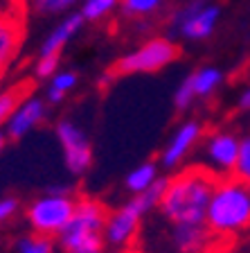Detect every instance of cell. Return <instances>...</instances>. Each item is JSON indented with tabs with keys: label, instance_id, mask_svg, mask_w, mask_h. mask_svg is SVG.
<instances>
[{
	"label": "cell",
	"instance_id": "1",
	"mask_svg": "<svg viewBox=\"0 0 250 253\" xmlns=\"http://www.w3.org/2000/svg\"><path fill=\"white\" fill-rule=\"evenodd\" d=\"M214 183L216 179L203 168H182L167 179L156 212L169 224H205Z\"/></svg>",
	"mask_w": 250,
	"mask_h": 253
},
{
	"label": "cell",
	"instance_id": "2",
	"mask_svg": "<svg viewBox=\"0 0 250 253\" xmlns=\"http://www.w3.org/2000/svg\"><path fill=\"white\" fill-rule=\"evenodd\" d=\"M205 226L214 242L223 244L250 228V185L237 176L216 181L205 212Z\"/></svg>",
	"mask_w": 250,
	"mask_h": 253
},
{
	"label": "cell",
	"instance_id": "3",
	"mask_svg": "<svg viewBox=\"0 0 250 253\" xmlns=\"http://www.w3.org/2000/svg\"><path fill=\"white\" fill-rule=\"evenodd\" d=\"M212 242L205 224H169L160 215H149L133 249L140 253H201Z\"/></svg>",
	"mask_w": 250,
	"mask_h": 253
},
{
	"label": "cell",
	"instance_id": "4",
	"mask_svg": "<svg viewBox=\"0 0 250 253\" xmlns=\"http://www.w3.org/2000/svg\"><path fill=\"white\" fill-rule=\"evenodd\" d=\"M165 183L167 179H158L142 195L131 197L126 204H122L120 208L108 212L106 231H104L106 247L117 253L136 247V240L140 235V228L144 224V219L151 212L158 211V204H160L162 192H165Z\"/></svg>",
	"mask_w": 250,
	"mask_h": 253
},
{
	"label": "cell",
	"instance_id": "5",
	"mask_svg": "<svg viewBox=\"0 0 250 253\" xmlns=\"http://www.w3.org/2000/svg\"><path fill=\"white\" fill-rule=\"evenodd\" d=\"M106 219L108 211L102 201L81 197L77 199L70 221L57 235V247L61 253H104Z\"/></svg>",
	"mask_w": 250,
	"mask_h": 253
},
{
	"label": "cell",
	"instance_id": "6",
	"mask_svg": "<svg viewBox=\"0 0 250 253\" xmlns=\"http://www.w3.org/2000/svg\"><path fill=\"white\" fill-rule=\"evenodd\" d=\"M77 199L68 188H52L27 206V224L36 235L57 237L74 212Z\"/></svg>",
	"mask_w": 250,
	"mask_h": 253
},
{
	"label": "cell",
	"instance_id": "7",
	"mask_svg": "<svg viewBox=\"0 0 250 253\" xmlns=\"http://www.w3.org/2000/svg\"><path fill=\"white\" fill-rule=\"evenodd\" d=\"M221 16V7L210 0H187L169 14L167 32L182 41H205L214 34Z\"/></svg>",
	"mask_w": 250,
	"mask_h": 253
},
{
	"label": "cell",
	"instance_id": "8",
	"mask_svg": "<svg viewBox=\"0 0 250 253\" xmlns=\"http://www.w3.org/2000/svg\"><path fill=\"white\" fill-rule=\"evenodd\" d=\"M241 138L228 129L210 131L198 145V168L210 172L214 179H225L235 174L237 156H239Z\"/></svg>",
	"mask_w": 250,
	"mask_h": 253
},
{
	"label": "cell",
	"instance_id": "9",
	"mask_svg": "<svg viewBox=\"0 0 250 253\" xmlns=\"http://www.w3.org/2000/svg\"><path fill=\"white\" fill-rule=\"evenodd\" d=\"M178 57V47L169 37H156L140 43L138 47L129 50L120 61L115 63L117 75H140V73H156L167 68Z\"/></svg>",
	"mask_w": 250,
	"mask_h": 253
},
{
	"label": "cell",
	"instance_id": "10",
	"mask_svg": "<svg viewBox=\"0 0 250 253\" xmlns=\"http://www.w3.org/2000/svg\"><path fill=\"white\" fill-rule=\"evenodd\" d=\"M57 140L61 145L63 163L70 174H83L93 165V145L81 126L72 120H61L57 125Z\"/></svg>",
	"mask_w": 250,
	"mask_h": 253
},
{
	"label": "cell",
	"instance_id": "11",
	"mask_svg": "<svg viewBox=\"0 0 250 253\" xmlns=\"http://www.w3.org/2000/svg\"><path fill=\"white\" fill-rule=\"evenodd\" d=\"M203 140V125L198 120H185L176 126V131L169 136L167 145L160 152V165L165 169L180 168L187 156L201 145Z\"/></svg>",
	"mask_w": 250,
	"mask_h": 253
},
{
	"label": "cell",
	"instance_id": "12",
	"mask_svg": "<svg viewBox=\"0 0 250 253\" xmlns=\"http://www.w3.org/2000/svg\"><path fill=\"white\" fill-rule=\"evenodd\" d=\"M45 118H47V102L43 97H36V95H27L25 100L16 106L9 120H7L5 125L7 138L21 140L34 129H38L45 122Z\"/></svg>",
	"mask_w": 250,
	"mask_h": 253
},
{
	"label": "cell",
	"instance_id": "13",
	"mask_svg": "<svg viewBox=\"0 0 250 253\" xmlns=\"http://www.w3.org/2000/svg\"><path fill=\"white\" fill-rule=\"evenodd\" d=\"M23 16L11 7H0V73L16 61L23 45Z\"/></svg>",
	"mask_w": 250,
	"mask_h": 253
},
{
	"label": "cell",
	"instance_id": "14",
	"mask_svg": "<svg viewBox=\"0 0 250 253\" xmlns=\"http://www.w3.org/2000/svg\"><path fill=\"white\" fill-rule=\"evenodd\" d=\"M83 23L86 21L81 18V14H68L66 18H61V21L50 30L45 41L41 43L38 54H43V57H45V54H59V57H61V50L77 37L79 30L83 27Z\"/></svg>",
	"mask_w": 250,
	"mask_h": 253
},
{
	"label": "cell",
	"instance_id": "15",
	"mask_svg": "<svg viewBox=\"0 0 250 253\" xmlns=\"http://www.w3.org/2000/svg\"><path fill=\"white\" fill-rule=\"evenodd\" d=\"M221 82H223V73L219 68H214V66H203V68L194 70L189 75V84H192L194 93H196V100L212 97L219 90Z\"/></svg>",
	"mask_w": 250,
	"mask_h": 253
},
{
	"label": "cell",
	"instance_id": "16",
	"mask_svg": "<svg viewBox=\"0 0 250 253\" xmlns=\"http://www.w3.org/2000/svg\"><path fill=\"white\" fill-rule=\"evenodd\" d=\"M160 179V172H158V163L153 161H146V163H140L138 168H133L129 174H126V190H129L131 195H142L144 190H149L156 181Z\"/></svg>",
	"mask_w": 250,
	"mask_h": 253
},
{
	"label": "cell",
	"instance_id": "17",
	"mask_svg": "<svg viewBox=\"0 0 250 253\" xmlns=\"http://www.w3.org/2000/svg\"><path fill=\"white\" fill-rule=\"evenodd\" d=\"M27 90H30L27 82H21V84H14V86H9V88L0 90V129H5L7 120L11 118L16 106L27 97Z\"/></svg>",
	"mask_w": 250,
	"mask_h": 253
},
{
	"label": "cell",
	"instance_id": "18",
	"mask_svg": "<svg viewBox=\"0 0 250 253\" xmlns=\"http://www.w3.org/2000/svg\"><path fill=\"white\" fill-rule=\"evenodd\" d=\"M47 82H50V84H47V102L57 104V102H61L68 93H72L79 77L72 70H57Z\"/></svg>",
	"mask_w": 250,
	"mask_h": 253
},
{
	"label": "cell",
	"instance_id": "19",
	"mask_svg": "<svg viewBox=\"0 0 250 253\" xmlns=\"http://www.w3.org/2000/svg\"><path fill=\"white\" fill-rule=\"evenodd\" d=\"M117 7H120V0H83L79 14L86 23H97L104 21L106 16H110Z\"/></svg>",
	"mask_w": 250,
	"mask_h": 253
},
{
	"label": "cell",
	"instance_id": "20",
	"mask_svg": "<svg viewBox=\"0 0 250 253\" xmlns=\"http://www.w3.org/2000/svg\"><path fill=\"white\" fill-rule=\"evenodd\" d=\"M120 7L131 18H149L165 7V0H120Z\"/></svg>",
	"mask_w": 250,
	"mask_h": 253
},
{
	"label": "cell",
	"instance_id": "21",
	"mask_svg": "<svg viewBox=\"0 0 250 253\" xmlns=\"http://www.w3.org/2000/svg\"><path fill=\"white\" fill-rule=\"evenodd\" d=\"M16 251L18 253H54V242L52 237L45 235H25L18 240L16 244Z\"/></svg>",
	"mask_w": 250,
	"mask_h": 253
},
{
	"label": "cell",
	"instance_id": "22",
	"mask_svg": "<svg viewBox=\"0 0 250 253\" xmlns=\"http://www.w3.org/2000/svg\"><path fill=\"white\" fill-rule=\"evenodd\" d=\"M79 2H83V0H32V7L43 16H57L70 11Z\"/></svg>",
	"mask_w": 250,
	"mask_h": 253
},
{
	"label": "cell",
	"instance_id": "23",
	"mask_svg": "<svg viewBox=\"0 0 250 253\" xmlns=\"http://www.w3.org/2000/svg\"><path fill=\"white\" fill-rule=\"evenodd\" d=\"M239 181L250 185V133H246L239 142V156H237V165H235V174Z\"/></svg>",
	"mask_w": 250,
	"mask_h": 253
},
{
	"label": "cell",
	"instance_id": "24",
	"mask_svg": "<svg viewBox=\"0 0 250 253\" xmlns=\"http://www.w3.org/2000/svg\"><path fill=\"white\" fill-rule=\"evenodd\" d=\"M59 61H61V57L59 54H38V61L34 63V75H36L38 79H50L59 68Z\"/></svg>",
	"mask_w": 250,
	"mask_h": 253
},
{
	"label": "cell",
	"instance_id": "25",
	"mask_svg": "<svg viewBox=\"0 0 250 253\" xmlns=\"http://www.w3.org/2000/svg\"><path fill=\"white\" fill-rule=\"evenodd\" d=\"M194 102H196V93L189 84V77H185L180 82V86L176 88V93H174V104H176L178 111H187Z\"/></svg>",
	"mask_w": 250,
	"mask_h": 253
},
{
	"label": "cell",
	"instance_id": "26",
	"mask_svg": "<svg viewBox=\"0 0 250 253\" xmlns=\"http://www.w3.org/2000/svg\"><path fill=\"white\" fill-rule=\"evenodd\" d=\"M16 212H18V201L14 197H2L0 199V224H7Z\"/></svg>",
	"mask_w": 250,
	"mask_h": 253
},
{
	"label": "cell",
	"instance_id": "27",
	"mask_svg": "<svg viewBox=\"0 0 250 253\" xmlns=\"http://www.w3.org/2000/svg\"><path fill=\"white\" fill-rule=\"evenodd\" d=\"M201 253H230V249L225 247L223 242H212L205 251H201Z\"/></svg>",
	"mask_w": 250,
	"mask_h": 253
},
{
	"label": "cell",
	"instance_id": "28",
	"mask_svg": "<svg viewBox=\"0 0 250 253\" xmlns=\"http://www.w3.org/2000/svg\"><path fill=\"white\" fill-rule=\"evenodd\" d=\"M239 109L241 111H250V86L239 95Z\"/></svg>",
	"mask_w": 250,
	"mask_h": 253
},
{
	"label": "cell",
	"instance_id": "29",
	"mask_svg": "<svg viewBox=\"0 0 250 253\" xmlns=\"http://www.w3.org/2000/svg\"><path fill=\"white\" fill-rule=\"evenodd\" d=\"M5 142H7V133H5V129H0V152L5 149Z\"/></svg>",
	"mask_w": 250,
	"mask_h": 253
},
{
	"label": "cell",
	"instance_id": "30",
	"mask_svg": "<svg viewBox=\"0 0 250 253\" xmlns=\"http://www.w3.org/2000/svg\"><path fill=\"white\" fill-rule=\"evenodd\" d=\"M120 253H140L138 249H126V251H120Z\"/></svg>",
	"mask_w": 250,
	"mask_h": 253
}]
</instances>
